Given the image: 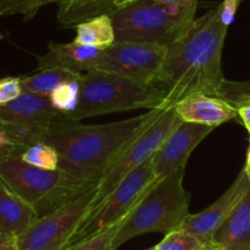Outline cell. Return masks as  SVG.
Segmentation results:
<instances>
[{"label": "cell", "instance_id": "836d02e7", "mask_svg": "<svg viewBox=\"0 0 250 250\" xmlns=\"http://www.w3.org/2000/svg\"><path fill=\"white\" fill-rule=\"evenodd\" d=\"M146 250H158V248H157V245H156V247H151V248H148V249H146Z\"/></svg>", "mask_w": 250, "mask_h": 250}, {"label": "cell", "instance_id": "d6a6232c", "mask_svg": "<svg viewBox=\"0 0 250 250\" xmlns=\"http://www.w3.org/2000/svg\"><path fill=\"white\" fill-rule=\"evenodd\" d=\"M244 169V172L247 173V175L249 177L250 179V145H249V148H248V152H247V162H245V167L243 168Z\"/></svg>", "mask_w": 250, "mask_h": 250}, {"label": "cell", "instance_id": "d4e9b609", "mask_svg": "<svg viewBox=\"0 0 250 250\" xmlns=\"http://www.w3.org/2000/svg\"><path fill=\"white\" fill-rule=\"evenodd\" d=\"M220 98L227 101L233 107L250 103V80L228 81L225 80Z\"/></svg>", "mask_w": 250, "mask_h": 250}, {"label": "cell", "instance_id": "7c38bea8", "mask_svg": "<svg viewBox=\"0 0 250 250\" xmlns=\"http://www.w3.org/2000/svg\"><path fill=\"white\" fill-rule=\"evenodd\" d=\"M250 188V179L244 169L238 174L233 184L212 204L201 212L191 215L184 221L179 229L189 232L203 242L208 249L217 250L213 243L216 233L220 229L235 206L240 203Z\"/></svg>", "mask_w": 250, "mask_h": 250}, {"label": "cell", "instance_id": "277c9868", "mask_svg": "<svg viewBox=\"0 0 250 250\" xmlns=\"http://www.w3.org/2000/svg\"><path fill=\"white\" fill-rule=\"evenodd\" d=\"M0 179L33 208L38 218L52 213L97 185L62 169L48 170L27 165L15 153L0 160Z\"/></svg>", "mask_w": 250, "mask_h": 250}, {"label": "cell", "instance_id": "4fadbf2b", "mask_svg": "<svg viewBox=\"0 0 250 250\" xmlns=\"http://www.w3.org/2000/svg\"><path fill=\"white\" fill-rule=\"evenodd\" d=\"M213 130L212 126L182 122L153 155L156 177L162 178L187 166L191 151Z\"/></svg>", "mask_w": 250, "mask_h": 250}, {"label": "cell", "instance_id": "2e32d148", "mask_svg": "<svg viewBox=\"0 0 250 250\" xmlns=\"http://www.w3.org/2000/svg\"><path fill=\"white\" fill-rule=\"evenodd\" d=\"M217 250H250V188L213 238Z\"/></svg>", "mask_w": 250, "mask_h": 250}, {"label": "cell", "instance_id": "4dcf8cb0", "mask_svg": "<svg viewBox=\"0 0 250 250\" xmlns=\"http://www.w3.org/2000/svg\"><path fill=\"white\" fill-rule=\"evenodd\" d=\"M156 3L169 4V5H194L198 4V0H152Z\"/></svg>", "mask_w": 250, "mask_h": 250}, {"label": "cell", "instance_id": "ac0fdd59", "mask_svg": "<svg viewBox=\"0 0 250 250\" xmlns=\"http://www.w3.org/2000/svg\"><path fill=\"white\" fill-rule=\"evenodd\" d=\"M73 42L78 44L104 49L115 42V32L112 18L101 15L76 25V37Z\"/></svg>", "mask_w": 250, "mask_h": 250}, {"label": "cell", "instance_id": "7402d4cb", "mask_svg": "<svg viewBox=\"0 0 250 250\" xmlns=\"http://www.w3.org/2000/svg\"><path fill=\"white\" fill-rule=\"evenodd\" d=\"M59 3V0H0V16L21 15L28 21L48 4Z\"/></svg>", "mask_w": 250, "mask_h": 250}, {"label": "cell", "instance_id": "9a60e30c", "mask_svg": "<svg viewBox=\"0 0 250 250\" xmlns=\"http://www.w3.org/2000/svg\"><path fill=\"white\" fill-rule=\"evenodd\" d=\"M101 49L71 43H50L44 55L37 58L38 69H62L74 74L92 71Z\"/></svg>", "mask_w": 250, "mask_h": 250}, {"label": "cell", "instance_id": "f1b7e54d", "mask_svg": "<svg viewBox=\"0 0 250 250\" xmlns=\"http://www.w3.org/2000/svg\"><path fill=\"white\" fill-rule=\"evenodd\" d=\"M0 250H20L16 235L0 233Z\"/></svg>", "mask_w": 250, "mask_h": 250}, {"label": "cell", "instance_id": "4316f807", "mask_svg": "<svg viewBox=\"0 0 250 250\" xmlns=\"http://www.w3.org/2000/svg\"><path fill=\"white\" fill-rule=\"evenodd\" d=\"M23 148L16 144L5 125L0 122V160L15 153H21Z\"/></svg>", "mask_w": 250, "mask_h": 250}, {"label": "cell", "instance_id": "ffe728a7", "mask_svg": "<svg viewBox=\"0 0 250 250\" xmlns=\"http://www.w3.org/2000/svg\"><path fill=\"white\" fill-rule=\"evenodd\" d=\"M20 158L27 165L42 169L54 170L59 167V155L50 145L37 143L27 146L20 153Z\"/></svg>", "mask_w": 250, "mask_h": 250}, {"label": "cell", "instance_id": "9c48e42d", "mask_svg": "<svg viewBox=\"0 0 250 250\" xmlns=\"http://www.w3.org/2000/svg\"><path fill=\"white\" fill-rule=\"evenodd\" d=\"M98 185V184H97ZM97 185L52 213L37 218L18 237L20 250H64L92 208Z\"/></svg>", "mask_w": 250, "mask_h": 250}, {"label": "cell", "instance_id": "44dd1931", "mask_svg": "<svg viewBox=\"0 0 250 250\" xmlns=\"http://www.w3.org/2000/svg\"><path fill=\"white\" fill-rule=\"evenodd\" d=\"M79 80H80V78L62 83L49 96V100L52 102L53 107L66 119H69V117L73 114L76 105H78Z\"/></svg>", "mask_w": 250, "mask_h": 250}, {"label": "cell", "instance_id": "e0dca14e", "mask_svg": "<svg viewBox=\"0 0 250 250\" xmlns=\"http://www.w3.org/2000/svg\"><path fill=\"white\" fill-rule=\"evenodd\" d=\"M37 218L32 206L0 179V233L18 237Z\"/></svg>", "mask_w": 250, "mask_h": 250}, {"label": "cell", "instance_id": "e575fe53", "mask_svg": "<svg viewBox=\"0 0 250 250\" xmlns=\"http://www.w3.org/2000/svg\"><path fill=\"white\" fill-rule=\"evenodd\" d=\"M248 131H249V135H250V128H249V129H248Z\"/></svg>", "mask_w": 250, "mask_h": 250}, {"label": "cell", "instance_id": "6da1fadb", "mask_svg": "<svg viewBox=\"0 0 250 250\" xmlns=\"http://www.w3.org/2000/svg\"><path fill=\"white\" fill-rule=\"evenodd\" d=\"M227 30L217 5L168 45L155 83L165 92V109L191 95L220 97L226 80L221 60Z\"/></svg>", "mask_w": 250, "mask_h": 250}, {"label": "cell", "instance_id": "f546056e", "mask_svg": "<svg viewBox=\"0 0 250 250\" xmlns=\"http://www.w3.org/2000/svg\"><path fill=\"white\" fill-rule=\"evenodd\" d=\"M238 110V117L242 119L243 124L245 125V128H250V103H247V104H243L237 107Z\"/></svg>", "mask_w": 250, "mask_h": 250}, {"label": "cell", "instance_id": "7a4b0ae2", "mask_svg": "<svg viewBox=\"0 0 250 250\" xmlns=\"http://www.w3.org/2000/svg\"><path fill=\"white\" fill-rule=\"evenodd\" d=\"M165 109H151L147 114L101 125H81L69 119L54 120L42 143L59 155V169L98 183L108 166Z\"/></svg>", "mask_w": 250, "mask_h": 250}, {"label": "cell", "instance_id": "8992f818", "mask_svg": "<svg viewBox=\"0 0 250 250\" xmlns=\"http://www.w3.org/2000/svg\"><path fill=\"white\" fill-rule=\"evenodd\" d=\"M165 109V92L156 85H143L115 74L92 70L79 80V102L69 119L139 109Z\"/></svg>", "mask_w": 250, "mask_h": 250}, {"label": "cell", "instance_id": "3957f363", "mask_svg": "<svg viewBox=\"0 0 250 250\" xmlns=\"http://www.w3.org/2000/svg\"><path fill=\"white\" fill-rule=\"evenodd\" d=\"M185 167L157 178L118 229L115 248L145 233H168L182 227L189 212L190 194L183 185Z\"/></svg>", "mask_w": 250, "mask_h": 250}, {"label": "cell", "instance_id": "30bf717a", "mask_svg": "<svg viewBox=\"0 0 250 250\" xmlns=\"http://www.w3.org/2000/svg\"><path fill=\"white\" fill-rule=\"evenodd\" d=\"M167 47L146 43L114 42L101 49L93 70L115 74L143 85H155Z\"/></svg>", "mask_w": 250, "mask_h": 250}, {"label": "cell", "instance_id": "5b68a950", "mask_svg": "<svg viewBox=\"0 0 250 250\" xmlns=\"http://www.w3.org/2000/svg\"><path fill=\"white\" fill-rule=\"evenodd\" d=\"M196 5H169L152 0H136L110 15L115 42L168 47L191 27L195 21Z\"/></svg>", "mask_w": 250, "mask_h": 250}, {"label": "cell", "instance_id": "484cf974", "mask_svg": "<svg viewBox=\"0 0 250 250\" xmlns=\"http://www.w3.org/2000/svg\"><path fill=\"white\" fill-rule=\"evenodd\" d=\"M22 93L21 87V78H9L0 79V105L6 104Z\"/></svg>", "mask_w": 250, "mask_h": 250}, {"label": "cell", "instance_id": "1f68e13d", "mask_svg": "<svg viewBox=\"0 0 250 250\" xmlns=\"http://www.w3.org/2000/svg\"><path fill=\"white\" fill-rule=\"evenodd\" d=\"M113 4L115 5V8H117V11L120 10V9L125 8V6L130 5V4H133L134 1H136V0H110Z\"/></svg>", "mask_w": 250, "mask_h": 250}, {"label": "cell", "instance_id": "ba28073f", "mask_svg": "<svg viewBox=\"0 0 250 250\" xmlns=\"http://www.w3.org/2000/svg\"><path fill=\"white\" fill-rule=\"evenodd\" d=\"M180 123L182 119L175 113L174 107L168 108L163 110L160 117L152 124L148 125L143 133L128 144L103 173L98 182L97 193L90 211L100 205L129 173L155 155L168 135Z\"/></svg>", "mask_w": 250, "mask_h": 250}, {"label": "cell", "instance_id": "cb8c5ba5", "mask_svg": "<svg viewBox=\"0 0 250 250\" xmlns=\"http://www.w3.org/2000/svg\"><path fill=\"white\" fill-rule=\"evenodd\" d=\"M122 222L104 228V229L93 234L92 237L87 238L83 242L76 243V244L66 248L65 250H117L114 245V238Z\"/></svg>", "mask_w": 250, "mask_h": 250}, {"label": "cell", "instance_id": "8fae6325", "mask_svg": "<svg viewBox=\"0 0 250 250\" xmlns=\"http://www.w3.org/2000/svg\"><path fill=\"white\" fill-rule=\"evenodd\" d=\"M66 119L52 105L49 97L22 91L18 98L0 105V122L10 130L22 147L42 143L45 131L54 120Z\"/></svg>", "mask_w": 250, "mask_h": 250}, {"label": "cell", "instance_id": "52a82bcc", "mask_svg": "<svg viewBox=\"0 0 250 250\" xmlns=\"http://www.w3.org/2000/svg\"><path fill=\"white\" fill-rule=\"evenodd\" d=\"M156 179L157 177L153 169V156H151L143 165L129 173L100 205L85 216L65 249L92 237L104 228L122 222Z\"/></svg>", "mask_w": 250, "mask_h": 250}, {"label": "cell", "instance_id": "5bb4252c", "mask_svg": "<svg viewBox=\"0 0 250 250\" xmlns=\"http://www.w3.org/2000/svg\"><path fill=\"white\" fill-rule=\"evenodd\" d=\"M174 110L182 122L208 125L216 128L218 125L238 118L237 108L220 97L206 95H191L179 101Z\"/></svg>", "mask_w": 250, "mask_h": 250}, {"label": "cell", "instance_id": "83f0119b", "mask_svg": "<svg viewBox=\"0 0 250 250\" xmlns=\"http://www.w3.org/2000/svg\"><path fill=\"white\" fill-rule=\"evenodd\" d=\"M243 0H225L220 4L221 20L226 26H229L234 21L235 13Z\"/></svg>", "mask_w": 250, "mask_h": 250}, {"label": "cell", "instance_id": "603a6c76", "mask_svg": "<svg viewBox=\"0 0 250 250\" xmlns=\"http://www.w3.org/2000/svg\"><path fill=\"white\" fill-rule=\"evenodd\" d=\"M157 248L158 250H210L199 238L182 229L166 234Z\"/></svg>", "mask_w": 250, "mask_h": 250}, {"label": "cell", "instance_id": "d6986e66", "mask_svg": "<svg viewBox=\"0 0 250 250\" xmlns=\"http://www.w3.org/2000/svg\"><path fill=\"white\" fill-rule=\"evenodd\" d=\"M83 74H74L62 69H44L31 76L21 78V87L25 92L49 97L59 85L80 78Z\"/></svg>", "mask_w": 250, "mask_h": 250}]
</instances>
